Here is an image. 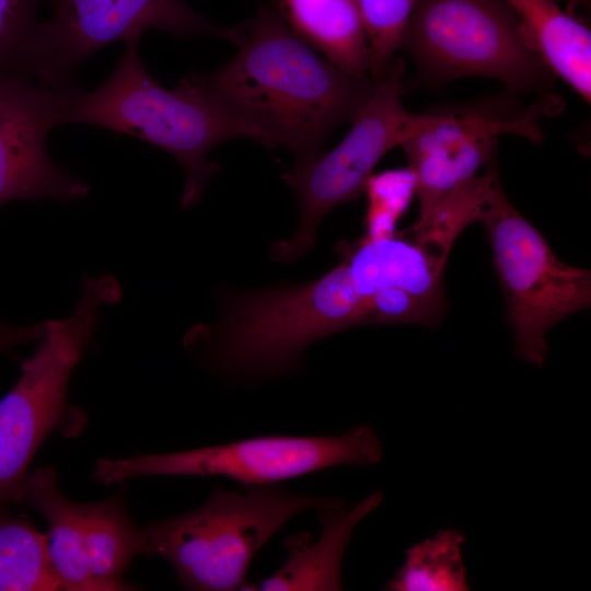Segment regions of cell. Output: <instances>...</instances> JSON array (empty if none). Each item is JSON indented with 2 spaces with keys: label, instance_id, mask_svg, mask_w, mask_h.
Returning a JSON list of instances; mask_svg holds the SVG:
<instances>
[{
  "label": "cell",
  "instance_id": "cell-15",
  "mask_svg": "<svg viewBox=\"0 0 591 591\" xmlns=\"http://www.w3.org/2000/svg\"><path fill=\"white\" fill-rule=\"evenodd\" d=\"M517 13L520 32L551 71L587 103L591 100V32L556 0H505Z\"/></svg>",
  "mask_w": 591,
  "mask_h": 591
},
{
  "label": "cell",
  "instance_id": "cell-4",
  "mask_svg": "<svg viewBox=\"0 0 591 591\" xmlns=\"http://www.w3.org/2000/svg\"><path fill=\"white\" fill-rule=\"evenodd\" d=\"M327 499L278 484L216 488L200 507L140 528V553L169 561L186 589L242 590L257 552L288 521Z\"/></svg>",
  "mask_w": 591,
  "mask_h": 591
},
{
  "label": "cell",
  "instance_id": "cell-25",
  "mask_svg": "<svg viewBox=\"0 0 591 591\" xmlns=\"http://www.w3.org/2000/svg\"><path fill=\"white\" fill-rule=\"evenodd\" d=\"M572 5L578 7L579 4L587 5L589 3V0H570Z\"/></svg>",
  "mask_w": 591,
  "mask_h": 591
},
{
  "label": "cell",
  "instance_id": "cell-19",
  "mask_svg": "<svg viewBox=\"0 0 591 591\" xmlns=\"http://www.w3.org/2000/svg\"><path fill=\"white\" fill-rule=\"evenodd\" d=\"M0 505V591L63 590L48 552V534Z\"/></svg>",
  "mask_w": 591,
  "mask_h": 591
},
{
  "label": "cell",
  "instance_id": "cell-7",
  "mask_svg": "<svg viewBox=\"0 0 591 591\" xmlns=\"http://www.w3.org/2000/svg\"><path fill=\"white\" fill-rule=\"evenodd\" d=\"M120 297L114 276H85L74 311L49 320L36 350L21 362L16 383L0 399V505L22 501L31 461L67 412L68 383L88 349L99 312Z\"/></svg>",
  "mask_w": 591,
  "mask_h": 591
},
{
  "label": "cell",
  "instance_id": "cell-21",
  "mask_svg": "<svg viewBox=\"0 0 591 591\" xmlns=\"http://www.w3.org/2000/svg\"><path fill=\"white\" fill-rule=\"evenodd\" d=\"M368 38L370 76L379 73L401 48L409 19L420 0H354Z\"/></svg>",
  "mask_w": 591,
  "mask_h": 591
},
{
  "label": "cell",
  "instance_id": "cell-9",
  "mask_svg": "<svg viewBox=\"0 0 591 591\" xmlns=\"http://www.w3.org/2000/svg\"><path fill=\"white\" fill-rule=\"evenodd\" d=\"M382 457L376 432L359 425L337 436L250 437L229 443L126 459H102L92 479L114 484L141 476H221L244 486L271 485L335 466H369Z\"/></svg>",
  "mask_w": 591,
  "mask_h": 591
},
{
  "label": "cell",
  "instance_id": "cell-3",
  "mask_svg": "<svg viewBox=\"0 0 591 591\" xmlns=\"http://www.w3.org/2000/svg\"><path fill=\"white\" fill-rule=\"evenodd\" d=\"M139 38L125 42V51L112 74L97 89H62L60 124L81 123L126 134L174 155L186 182L184 209L198 205L209 179L219 172L208 160L219 143L251 138L265 146L255 128L234 119L207 100L184 77L175 89L161 86L144 68Z\"/></svg>",
  "mask_w": 591,
  "mask_h": 591
},
{
  "label": "cell",
  "instance_id": "cell-23",
  "mask_svg": "<svg viewBox=\"0 0 591 591\" xmlns=\"http://www.w3.org/2000/svg\"><path fill=\"white\" fill-rule=\"evenodd\" d=\"M364 192L370 199L368 225L371 235L379 224H385L386 230V224L393 222L406 207L415 192V178L408 169L371 175Z\"/></svg>",
  "mask_w": 591,
  "mask_h": 591
},
{
  "label": "cell",
  "instance_id": "cell-14",
  "mask_svg": "<svg viewBox=\"0 0 591 591\" xmlns=\"http://www.w3.org/2000/svg\"><path fill=\"white\" fill-rule=\"evenodd\" d=\"M341 252L364 296L396 288L445 306L442 278L448 257L421 241L406 234L367 236Z\"/></svg>",
  "mask_w": 591,
  "mask_h": 591
},
{
  "label": "cell",
  "instance_id": "cell-5",
  "mask_svg": "<svg viewBox=\"0 0 591 591\" xmlns=\"http://www.w3.org/2000/svg\"><path fill=\"white\" fill-rule=\"evenodd\" d=\"M401 48L431 85L486 77L499 81L507 95L532 93L559 105L551 93L555 74L525 43L505 0H420Z\"/></svg>",
  "mask_w": 591,
  "mask_h": 591
},
{
  "label": "cell",
  "instance_id": "cell-12",
  "mask_svg": "<svg viewBox=\"0 0 591 591\" xmlns=\"http://www.w3.org/2000/svg\"><path fill=\"white\" fill-rule=\"evenodd\" d=\"M61 89L28 76H0V206L88 195L89 185L57 165L47 150L49 131L61 125Z\"/></svg>",
  "mask_w": 591,
  "mask_h": 591
},
{
  "label": "cell",
  "instance_id": "cell-20",
  "mask_svg": "<svg viewBox=\"0 0 591 591\" xmlns=\"http://www.w3.org/2000/svg\"><path fill=\"white\" fill-rule=\"evenodd\" d=\"M465 536L457 530H440L432 538L413 545L406 559L384 586L389 591H467V570L462 558Z\"/></svg>",
  "mask_w": 591,
  "mask_h": 591
},
{
  "label": "cell",
  "instance_id": "cell-1",
  "mask_svg": "<svg viewBox=\"0 0 591 591\" xmlns=\"http://www.w3.org/2000/svg\"><path fill=\"white\" fill-rule=\"evenodd\" d=\"M230 28L237 54L212 73L186 78L223 113L257 129L266 147L287 148L294 165L318 155L372 92L373 77L356 78L322 57L273 5Z\"/></svg>",
  "mask_w": 591,
  "mask_h": 591
},
{
  "label": "cell",
  "instance_id": "cell-18",
  "mask_svg": "<svg viewBox=\"0 0 591 591\" xmlns=\"http://www.w3.org/2000/svg\"><path fill=\"white\" fill-rule=\"evenodd\" d=\"M89 570L105 591L134 590L121 577L140 553V528L129 518L123 497L79 503Z\"/></svg>",
  "mask_w": 591,
  "mask_h": 591
},
{
  "label": "cell",
  "instance_id": "cell-10",
  "mask_svg": "<svg viewBox=\"0 0 591 591\" xmlns=\"http://www.w3.org/2000/svg\"><path fill=\"white\" fill-rule=\"evenodd\" d=\"M557 108L540 100L523 107L518 97L503 93L438 111L430 127L401 146L419 202V218L412 228H421L459 185L498 161L501 135L542 142L540 118Z\"/></svg>",
  "mask_w": 591,
  "mask_h": 591
},
{
  "label": "cell",
  "instance_id": "cell-17",
  "mask_svg": "<svg viewBox=\"0 0 591 591\" xmlns=\"http://www.w3.org/2000/svg\"><path fill=\"white\" fill-rule=\"evenodd\" d=\"M22 501L48 523V552L53 567L67 591H105L91 575L83 545L79 503L57 487V473L49 466L26 475Z\"/></svg>",
  "mask_w": 591,
  "mask_h": 591
},
{
  "label": "cell",
  "instance_id": "cell-13",
  "mask_svg": "<svg viewBox=\"0 0 591 591\" xmlns=\"http://www.w3.org/2000/svg\"><path fill=\"white\" fill-rule=\"evenodd\" d=\"M381 491L370 494L351 507L340 498L328 497L315 512L320 533H293L285 537L286 559L263 580L247 582L242 590L337 591L343 590L341 563L357 524L382 502Z\"/></svg>",
  "mask_w": 591,
  "mask_h": 591
},
{
  "label": "cell",
  "instance_id": "cell-16",
  "mask_svg": "<svg viewBox=\"0 0 591 591\" xmlns=\"http://www.w3.org/2000/svg\"><path fill=\"white\" fill-rule=\"evenodd\" d=\"M276 1L287 24L312 48L350 76H370L371 51L354 0Z\"/></svg>",
  "mask_w": 591,
  "mask_h": 591
},
{
  "label": "cell",
  "instance_id": "cell-24",
  "mask_svg": "<svg viewBox=\"0 0 591 591\" xmlns=\"http://www.w3.org/2000/svg\"><path fill=\"white\" fill-rule=\"evenodd\" d=\"M48 329V321L31 325H12L0 321V352L33 340H40Z\"/></svg>",
  "mask_w": 591,
  "mask_h": 591
},
{
  "label": "cell",
  "instance_id": "cell-22",
  "mask_svg": "<svg viewBox=\"0 0 591 591\" xmlns=\"http://www.w3.org/2000/svg\"><path fill=\"white\" fill-rule=\"evenodd\" d=\"M38 2L0 0V76H28L27 58L39 23L36 20Z\"/></svg>",
  "mask_w": 591,
  "mask_h": 591
},
{
  "label": "cell",
  "instance_id": "cell-6",
  "mask_svg": "<svg viewBox=\"0 0 591 591\" xmlns=\"http://www.w3.org/2000/svg\"><path fill=\"white\" fill-rule=\"evenodd\" d=\"M405 66L399 57L375 76L371 94L350 121L345 138L331 151L294 165L281 177L299 205L294 235L270 248L275 262H291L313 248L316 229L334 208L358 198L379 161L393 148L430 127L438 112L415 114L402 102Z\"/></svg>",
  "mask_w": 591,
  "mask_h": 591
},
{
  "label": "cell",
  "instance_id": "cell-8",
  "mask_svg": "<svg viewBox=\"0 0 591 591\" xmlns=\"http://www.w3.org/2000/svg\"><path fill=\"white\" fill-rule=\"evenodd\" d=\"M476 221L487 231L515 354L541 367L547 355V332L565 317L590 308L591 271L555 255L538 230L511 204L500 176L490 184Z\"/></svg>",
  "mask_w": 591,
  "mask_h": 591
},
{
  "label": "cell",
  "instance_id": "cell-11",
  "mask_svg": "<svg viewBox=\"0 0 591 591\" xmlns=\"http://www.w3.org/2000/svg\"><path fill=\"white\" fill-rule=\"evenodd\" d=\"M149 30L230 38V27L213 24L181 0H54L53 16L37 25L26 72L55 89L70 88L88 57Z\"/></svg>",
  "mask_w": 591,
  "mask_h": 591
},
{
  "label": "cell",
  "instance_id": "cell-2",
  "mask_svg": "<svg viewBox=\"0 0 591 591\" xmlns=\"http://www.w3.org/2000/svg\"><path fill=\"white\" fill-rule=\"evenodd\" d=\"M216 322L195 325L185 347L236 381H260L303 369L313 343L374 324L371 297L358 288L345 259L322 277L220 296Z\"/></svg>",
  "mask_w": 591,
  "mask_h": 591
}]
</instances>
